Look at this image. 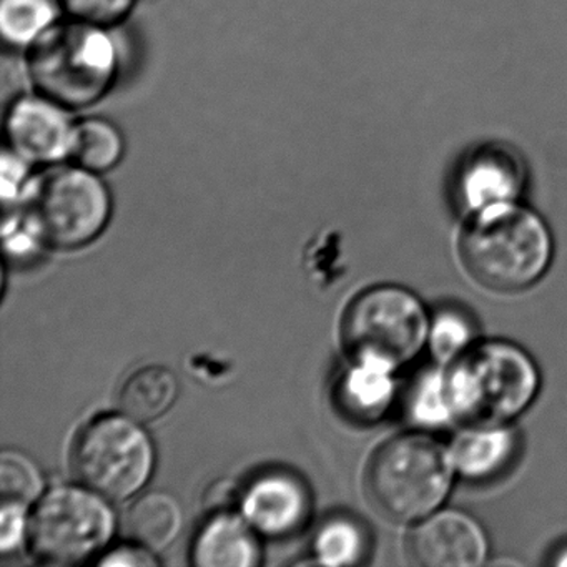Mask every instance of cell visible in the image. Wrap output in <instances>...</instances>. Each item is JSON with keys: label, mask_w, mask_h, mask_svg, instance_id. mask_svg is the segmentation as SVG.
Here are the masks:
<instances>
[{"label": "cell", "mask_w": 567, "mask_h": 567, "mask_svg": "<svg viewBox=\"0 0 567 567\" xmlns=\"http://www.w3.org/2000/svg\"><path fill=\"white\" fill-rule=\"evenodd\" d=\"M71 114L35 92L16 97L4 117L9 148L34 167L68 162L75 125Z\"/></svg>", "instance_id": "9c48e42d"}, {"label": "cell", "mask_w": 567, "mask_h": 567, "mask_svg": "<svg viewBox=\"0 0 567 567\" xmlns=\"http://www.w3.org/2000/svg\"><path fill=\"white\" fill-rule=\"evenodd\" d=\"M154 550L147 549V547L141 546V544H125V546L115 547V549L109 550L104 554L99 564L101 566H157L158 560L154 557Z\"/></svg>", "instance_id": "83f0119b"}, {"label": "cell", "mask_w": 567, "mask_h": 567, "mask_svg": "<svg viewBox=\"0 0 567 567\" xmlns=\"http://www.w3.org/2000/svg\"><path fill=\"white\" fill-rule=\"evenodd\" d=\"M177 396V377L168 368L151 364L125 380L118 393V406L127 416L151 423L171 411Z\"/></svg>", "instance_id": "e0dca14e"}, {"label": "cell", "mask_w": 567, "mask_h": 567, "mask_svg": "<svg viewBox=\"0 0 567 567\" xmlns=\"http://www.w3.org/2000/svg\"><path fill=\"white\" fill-rule=\"evenodd\" d=\"M430 324L416 295L394 285H380L351 301L341 334L353 360L381 361L396 370L420 353Z\"/></svg>", "instance_id": "8992f818"}, {"label": "cell", "mask_w": 567, "mask_h": 567, "mask_svg": "<svg viewBox=\"0 0 567 567\" xmlns=\"http://www.w3.org/2000/svg\"><path fill=\"white\" fill-rule=\"evenodd\" d=\"M408 557L421 567H476L487 556L483 527L470 514L441 511L411 530Z\"/></svg>", "instance_id": "30bf717a"}, {"label": "cell", "mask_w": 567, "mask_h": 567, "mask_svg": "<svg viewBox=\"0 0 567 567\" xmlns=\"http://www.w3.org/2000/svg\"><path fill=\"white\" fill-rule=\"evenodd\" d=\"M107 497L87 486H59L38 501L29 520L32 556L51 566H72L101 553L115 533Z\"/></svg>", "instance_id": "ba28073f"}, {"label": "cell", "mask_w": 567, "mask_h": 567, "mask_svg": "<svg viewBox=\"0 0 567 567\" xmlns=\"http://www.w3.org/2000/svg\"><path fill=\"white\" fill-rule=\"evenodd\" d=\"M155 451L141 421L104 414L89 421L75 437L72 467L84 486L107 499L137 494L151 480Z\"/></svg>", "instance_id": "52a82bcc"}, {"label": "cell", "mask_w": 567, "mask_h": 567, "mask_svg": "<svg viewBox=\"0 0 567 567\" xmlns=\"http://www.w3.org/2000/svg\"><path fill=\"white\" fill-rule=\"evenodd\" d=\"M58 0H0V32L6 44L24 49L35 44L59 22Z\"/></svg>", "instance_id": "d6986e66"}, {"label": "cell", "mask_w": 567, "mask_h": 567, "mask_svg": "<svg viewBox=\"0 0 567 567\" xmlns=\"http://www.w3.org/2000/svg\"><path fill=\"white\" fill-rule=\"evenodd\" d=\"M182 526L184 513L181 504L164 491H151L138 497L125 517L128 536L155 553L167 549L177 539Z\"/></svg>", "instance_id": "9a60e30c"}, {"label": "cell", "mask_w": 567, "mask_h": 567, "mask_svg": "<svg viewBox=\"0 0 567 567\" xmlns=\"http://www.w3.org/2000/svg\"><path fill=\"white\" fill-rule=\"evenodd\" d=\"M240 511L258 534L284 537L307 523L310 494L295 474L268 471L241 491Z\"/></svg>", "instance_id": "8fae6325"}, {"label": "cell", "mask_w": 567, "mask_h": 567, "mask_svg": "<svg viewBox=\"0 0 567 567\" xmlns=\"http://www.w3.org/2000/svg\"><path fill=\"white\" fill-rule=\"evenodd\" d=\"M516 450V436L504 426L474 427L454 444L456 470L470 480H486L499 473Z\"/></svg>", "instance_id": "2e32d148"}, {"label": "cell", "mask_w": 567, "mask_h": 567, "mask_svg": "<svg viewBox=\"0 0 567 567\" xmlns=\"http://www.w3.org/2000/svg\"><path fill=\"white\" fill-rule=\"evenodd\" d=\"M69 19L112 29L131 18L137 0H58Z\"/></svg>", "instance_id": "603a6c76"}, {"label": "cell", "mask_w": 567, "mask_h": 567, "mask_svg": "<svg viewBox=\"0 0 567 567\" xmlns=\"http://www.w3.org/2000/svg\"><path fill=\"white\" fill-rule=\"evenodd\" d=\"M464 270L481 287L520 291L536 284L553 258V240L534 212L514 202L481 208L460 238Z\"/></svg>", "instance_id": "7a4b0ae2"}, {"label": "cell", "mask_w": 567, "mask_h": 567, "mask_svg": "<svg viewBox=\"0 0 567 567\" xmlns=\"http://www.w3.org/2000/svg\"><path fill=\"white\" fill-rule=\"evenodd\" d=\"M394 368L374 360H353L337 388V400L358 423L380 420L394 398Z\"/></svg>", "instance_id": "4fadbf2b"}, {"label": "cell", "mask_w": 567, "mask_h": 567, "mask_svg": "<svg viewBox=\"0 0 567 567\" xmlns=\"http://www.w3.org/2000/svg\"><path fill=\"white\" fill-rule=\"evenodd\" d=\"M411 414L414 420L430 426H437L450 420V406L444 393V377L430 374L421 381L416 394L411 400Z\"/></svg>", "instance_id": "484cf974"}, {"label": "cell", "mask_w": 567, "mask_h": 567, "mask_svg": "<svg viewBox=\"0 0 567 567\" xmlns=\"http://www.w3.org/2000/svg\"><path fill=\"white\" fill-rule=\"evenodd\" d=\"M0 493L2 501H12L25 506L41 499L44 493V476L35 461L18 450L2 451Z\"/></svg>", "instance_id": "44dd1931"}, {"label": "cell", "mask_w": 567, "mask_h": 567, "mask_svg": "<svg viewBox=\"0 0 567 567\" xmlns=\"http://www.w3.org/2000/svg\"><path fill=\"white\" fill-rule=\"evenodd\" d=\"M32 92L71 112L87 111L107 97L121 72L111 29L59 21L25 51Z\"/></svg>", "instance_id": "6da1fadb"}, {"label": "cell", "mask_w": 567, "mask_h": 567, "mask_svg": "<svg viewBox=\"0 0 567 567\" xmlns=\"http://www.w3.org/2000/svg\"><path fill=\"white\" fill-rule=\"evenodd\" d=\"M520 185L523 177L516 158L501 152H484L467 165L460 190L463 204L477 212L489 205L514 202Z\"/></svg>", "instance_id": "5bb4252c"}, {"label": "cell", "mask_w": 567, "mask_h": 567, "mask_svg": "<svg viewBox=\"0 0 567 567\" xmlns=\"http://www.w3.org/2000/svg\"><path fill=\"white\" fill-rule=\"evenodd\" d=\"M125 155V137L114 122L102 117L75 121L69 161L85 171L104 175L114 171Z\"/></svg>", "instance_id": "ac0fdd59"}, {"label": "cell", "mask_w": 567, "mask_h": 567, "mask_svg": "<svg viewBox=\"0 0 567 567\" xmlns=\"http://www.w3.org/2000/svg\"><path fill=\"white\" fill-rule=\"evenodd\" d=\"M32 168L34 165L31 162L25 161L11 148L4 151L0 158V194L6 207H14L25 202L34 184L35 175Z\"/></svg>", "instance_id": "d4e9b609"}, {"label": "cell", "mask_w": 567, "mask_h": 567, "mask_svg": "<svg viewBox=\"0 0 567 567\" xmlns=\"http://www.w3.org/2000/svg\"><path fill=\"white\" fill-rule=\"evenodd\" d=\"M6 254L16 261H28L41 254L42 247L49 245L39 230L31 215L14 214L4 221Z\"/></svg>", "instance_id": "cb8c5ba5"}, {"label": "cell", "mask_w": 567, "mask_h": 567, "mask_svg": "<svg viewBox=\"0 0 567 567\" xmlns=\"http://www.w3.org/2000/svg\"><path fill=\"white\" fill-rule=\"evenodd\" d=\"M258 533L234 511L210 514L192 544L198 567H251L260 563Z\"/></svg>", "instance_id": "7c38bea8"}, {"label": "cell", "mask_w": 567, "mask_h": 567, "mask_svg": "<svg viewBox=\"0 0 567 567\" xmlns=\"http://www.w3.org/2000/svg\"><path fill=\"white\" fill-rule=\"evenodd\" d=\"M241 493L238 494L237 486L231 481L224 480L214 484L205 494V506L212 514L228 513L234 511L235 503L240 504Z\"/></svg>", "instance_id": "f1b7e54d"}, {"label": "cell", "mask_w": 567, "mask_h": 567, "mask_svg": "<svg viewBox=\"0 0 567 567\" xmlns=\"http://www.w3.org/2000/svg\"><path fill=\"white\" fill-rule=\"evenodd\" d=\"M25 202L48 244L65 250L94 241L112 215V195L102 175L71 162L35 175Z\"/></svg>", "instance_id": "5b68a950"}, {"label": "cell", "mask_w": 567, "mask_h": 567, "mask_svg": "<svg viewBox=\"0 0 567 567\" xmlns=\"http://www.w3.org/2000/svg\"><path fill=\"white\" fill-rule=\"evenodd\" d=\"M29 520L31 514L28 513L25 504L4 501L0 513V549L4 556L28 544Z\"/></svg>", "instance_id": "4316f807"}, {"label": "cell", "mask_w": 567, "mask_h": 567, "mask_svg": "<svg viewBox=\"0 0 567 567\" xmlns=\"http://www.w3.org/2000/svg\"><path fill=\"white\" fill-rule=\"evenodd\" d=\"M537 390L536 364L506 341L471 344L444 377L451 417L474 427L503 426L533 403Z\"/></svg>", "instance_id": "3957f363"}, {"label": "cell", "mask_w": 567, "mask_h": 567, "mask_svg": "<svg viewBox=\"0 0 567 567\" xmlns=\"http://www.w3.org/2000/svg\"><path fill=\"white\" fill-rule=\"evenodd\" d=\"M367 549V530L353 517H328L315 534V557L327 566H353L363 559Z\"/></svg>", "instance_id": "ffe728a7"}, {"label": "cell", "mask_w": 567, "mask_h": 567, "mask_svg": "<svg viewBox=\"0 0 567 567\" xmlns=\"http://www.w3.org/2000/svg\"><path fill=\"white\" fill-rule=\"evenodd\" d=\"M454 467L453 454L434 437L400 434L374 451L364 487L371 504L388 519H424L450 494Z\"/></svg>", "instance_id": "277c9868"}, {"label": "cell", "mask_w": 567, "mask_h": 567, "mask_svg": "<svg viewBox=\"0 0 567 567\" xmlns=\"http://www.w3.org/2000/svg\"><path fill=\"white\" fill-rule=\"evenodd\" d=\"M473 328L466 317L453 310H444L436 315L430 324L431 350L440 360H456L471 347Z\"/></svg>", "instance_id": "7402d4cb"}]
</instances>
